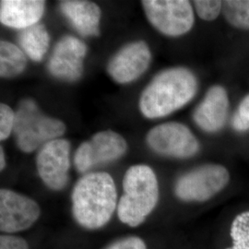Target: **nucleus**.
I'll use <instances>...</instances> for the list:
<instances>
[{
  "label": "nucleus",
  "mask_w": 249,
  "mask_h": 249,
  "mask_svg": "<svg viewBox=\"0 0 249 249\" xmlns=\"http://www.w3.org/2000/svg\"><path fill=\"white\" fill-rule=\"evenodd\" d=\"M72 213L86 229H99L111 219L117 204V192L112 177L105 172L89 173L72 190Z\"/></svg>",
  "instance_id": "1"
},
{
  "label": "nucleus",
  "mask_w": 249,
  "mask_h": 249,
  "mask_svg": "<svg viewBox=\"0 0 249 249\" xmlns=\"http://www.w3.org/2000/svg\"><path fill=\"white\" fill-rule=\"evenodd\" d=\"M197 80L185 68H173L160 72L144 89L140 99L143 116L150 119L168 116L185 107L195 97Z\"/></svg>",
  "instance_id": "2"
},
{
  "label": "nucleus",
  "mask_w": 249,
  "mask_h": 249,
  "mask_svg": "<svg viewBox=\"0 0 249 249\" xmlns=\"http://www.w3.org/2000/svg\"><path fill=\"white\" fill-rule=\"evenodd\" d=\"M123 188L124 194L117 207L118 218L131 227L139 226L158 203L156 175L148 165H133L124 174Z\"/></svg>",
  "instance_id": "3"
},
{
  "label": "nucleus",
  "mask_w": 249,
  "mask_h": 249,
  "mask_svg": "<svg viewBox=\"0 0 249 249\" xmlns=\"http://www.w3.org/2000/svg\"><path fill=\"white\" fill-rule=\"evenodd\" d=\"M15 113L13 132L18 149L23 152H33L66 132L64 122L45 116L33 99L20 101Z\"/></svg>",
  "instance_id": "4"
},
{
  "label": "nucleus",
  "mask_w": 249,
  "mask_h": 249,
  "mask_svg": "<svg viewBox=\"0 0 249 249\" xmlns=\"http://www.w3.org/2000/svg\"><path fill=\"white\" fill-rule=\"evenodd\" d=\"M230 180L228 170L220 164H205L178 178L175 193L183 201H207L221 192Z\"/></svg>",
  "instance_id": "5"
},
{
  "label": "nucleus",
  "mask_w": 249,
  "mask_h": 249,
  "mask_svg": "<svg viewBox=\"0 0 249 249\" xmlns=\"http://www.w3.org/2000/svg\"><path fill=\"white\" fill-rule=\"evenodd\" d=\"M142 4L151 25L164 36H184L194 25V11L189 1L145 0Z\"/></svg>",
  "instance_id": "6"
},
{
  "label": "nucleus",
  "mask_w": 249,
  "mask_h": 249,
  "mask_svg": "<svg viewBox=\"0 0 249 249\" xmlns=\"http://www.w3.org/2000/svg\"><path fill=\"white\" fill-rule=\"evenodd\" d=\"M127 150V143L120 134L104 130L94 134L88 142L81 143L74 156L77 171L86 173L105 163L122 157Z\"/></svg>",
  "instance_id": "7"
},
{
  "label": "nucleus",
  "mask_w": 249,
  "mask_h": 249,
  "mask_svg": "<svg viewBox=\"0 0 249 249\" xmlns=\"http://www.w3.org/2000/svg\"><path fill=\"white\" fill-rule=\"evenodd\" d=\"M146 142L152 151L163 156L189 158L196 155L199 143L187 125L168 122L152 127L146 136Z\"/></svg>",
  "instance_id": "8"
},
{
  "label": "nucleus",
  "mask_w": 249,
  "mask_h": 249,
  "mask_svg": "<svg viewBox=\"0 0 249 249\" xmlns=\"http://www.w3.org/2000/svg\"><path fill=\"white\" fill-rule=\"evenodd\" d=\"M71 143L65 139H56L45 143L38 151L36 166L39 177L46 187L61 190L69 182L71 168Z\"/></svg>",
  "instance_id": "9"
},
{
  "label": "nucleus",
  "mask_w": 249,
  "mask_h": 249,
  "mask_svg": "<svg viewBox=\"0 0 249 249\" xmlns=\"http://www.w3.org/2000/svg\"><path fill=\"white\" fill-rule=\"evenodd\" d=\"M88 47L81 40L72 36L62 37L53 47L48 60L49 73L58 80L74 82L83 74V60Z\"/></svg>",
  "instance_id": "10"
},
{
  "label": "nucleus",
  "mask_w": 249,
  "mask_h": 249,
  "mask_svg": "<svg viewBox=\"0 0 249 249\" xmlns=\"http://www.w3.org/2000/svg\"><path fill=\"white\" fill-rule=\"evenodd\" d=\"M41 214L34 199L9 189L0 190V230L17 232L30 228Z\"/></svg>",
  "instance_id": "11"
},
{
  "label": "nucleus",
  "mask_w": 249,
  "mask_h": 249,
  "mask_svg": "<svg viewBox=\"0 0 249 249\" xmlns=\"http://www.w3.org/2000/svg\"><path fill=\"white\" fill-rule=\"evenodd\" d=\"M151 60L149 45L144 41H136L124 45L110 59L107 72L117 83H129L148 70Z\"/></svg>",
  "instance_id": "12"
},
{
  "label": "nucleus",
  "mask_w": 249,
  "mask_h": 249,
  "mask_svg": "<svg viewBox=\"0 0 249 249\" xmlns=\"http://www.w3.org/2000/svg\"><path fill=\"white\" fill-rule=\"evenodd\" d=\"M229 112V99L223 86L215 85L207 91L204 99L197 106L193 119L205 132L220 131L226 123Z\"/></svg>",
  "instance_id": "13"
},
{
  "label": "nucleus",
  "mask_w": 249,
  "mask_h": 249,
  "mask_svg": "<svg viewBox=\"0 0 249 249\" xmlns=\"http://www.w3.org/2000/svg\"><path fill=\"white\" fill-rule=\"evenodd\" d=\"M45 9V2L41 0H2L0 21L5 26L22 31L38 24Z\"/></svg>",
  "instance_id": "14"
},
{
  "label": "nucleus",
  "mask_w": 249,
  "mask_h": 249,
  "mask_svg": "<svg viewBox=\"0 0 249 249\" xmlns=\"http://www.w3.org/2000/svg\"><path fill=\"white\" fill-rule=\"evenodd\" d=\"M63 15L69 19L80 36H98L100 35L101 9L89 1L66 0L59 4Z\"/></svg>",
  "instance_id": "15"
},
{
  "label": "nucleus",
  "mask_w": 249,
  "mask_h": 249,
  "mask_svg": "<svg viewBox=\"0 0 249 249\" xmlns=\"http://www.w3.org/2000/svg\"><path fill=\"white\" fill-rule=\"evenodd\" d=\"M20 48L33 61L43 60L50 45V35L44 24H36L22 30L18 37Z\"/></svg>",
  "instance_id": "16"
},
{
  "label": "nucleus",
  "mask_w": 249,
  "mask_h": 249,
  "mask_svg": "<svg viewBox=\"0 0 249 249\" xmlns=\"http://www.w3.org/2000/svg\"><path fill=\"white\" fill-rule=\"evenodd\" d=\"M27 67L26 54L16 45L7 41L0 43V76L9 79L17 77Z\"/></svg>",
  "instance_id": "17"
},
{
  "label": "nucleus",
  "mask_w": 249,
  "mask_h": 249,
  "mask_svg": "<svg viewBox=\"0 0 249 249\" xmlns=\"http://www.w3.org/2000/svg\"><path fill=\"white\" fill-rule=\"evenodd\" d=\"M223 16L231 26L249 30V1L227 0L223 1Z\"/></svg>",
  "instance_id": "18"
},
{
  "label": "nucleus",
  "mask_w": 249,
  "mask_h": 249,
  "mask_svg": "<svg viewBox=\"0 0 249 249\" xmlns=\"http://www.w3.org/2000/svg\"><path fill=\"white\" fill-rule=\"evenodd\" d=\"M232 246L226 249H249V211L238 214L231 225Z\"/></svg>",
  "instance_id": "19"
},
{
  "label": "nucleus",
  "mask_w": 249,
  "mask_h": 249,
  "mask_svg": "<svg viewBox=\"0 0 249 249\" xmlns=\"http://www.w3.org/2000/svg\"><path fill=\"white\" fill-rule=\"evenodd\" d=\"M194 6L198 17L207 21L218 18L223 10V1L218 0H196Z\"/></svg>",
  "instance_id": "20"
},
{
  "label": "nucleus",
  "mask_w": 249,
  "mask_h": 249,
  "mask_svg": "<svg viewBox=\"0 0 249 249\" xmlns=\"http://www.w3.org/2000/svg\"><path fill=\"white\" fill-rule=\"evenodd\" d=\"M16 113L11 107L1 104L0 105V140L5 141L13 132L15 125Z\"/></svg>",
  "instance_id": "21"
},
{
  "label": "nucleus",
  "mask_w": 249,
  "mask_h": 249,
  "mask_svg": "<svg viewBox=\"0 0 249 249\" xmlns=\"http://www.w3.org/2000/svg\"><path fill=\"white\" fill-rule=\"evenodd\" d=\"M231 126L235 131L245 132L249 129V94L241 101L231 119Z\"/></svg>",
  "instance_id": "22"
},
{
  "label": "nucleus",
  "mask_w": 249,
  "mask_h": 249,
  "mask_svg": "<svg viewBox=\"0 0 249 249\" xmlns=\"http://www.w3.org/2000/svg\"><path fill=\"white\" fill-rule=\"evenodd\" d=\"M106 249H147L144 241L136 236H128L116 241Z\"/></svg>",
  "instance_id": "23"
},
{
  "label": "nucleus",
  "mask_w": 249,
  "mask_h": 249,
  "mask_svg": "<svg viewBox=\"0 0 249 249\" xmlns=\"http://www.w3.org/2000/svg\"><path fill=\"white\" fill-rule=\"evenodd\" d=\"M26 241L21 237L14 235H1L0 237V249H28Z\"/></svg>",
  "instance_id": "24"
},
{
  "label": "nucleus",
  "mask_w": 249,
  "mask_h": 249,
  "mask_svg": "<svg viewBox=\"0 0 249 249\" xmlns=\"http://www.w3.org/2000/svg\"><path fill=\"white\" fill-rule=\"evenodd\" d=\"M6 166V159H5V153H4V150L3 148L1 147L0 148V170H2L5 168Z\"/></svg>",
  "instance_id": "25"
}]
</instances>
